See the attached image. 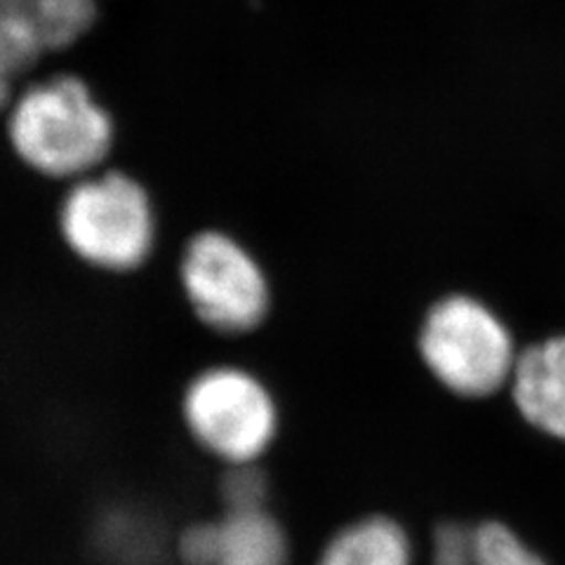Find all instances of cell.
<instances>
[{"instance_id": "obj_1", "label": "cell", "mask_w": 565, "mask_h": 565, "mask_svg": "<svg viewBox=\"0 0 565 565\" xmlns=\"http://www.w3.org/2000/svg\"><path fill=\"white\" fill-rule=\"evenodd\" d=\"M8 137L20 161L47 180H83L109 158L116 128L90 87L57 76L29 87L14 104Z\"/></svg>"}, {"instance_id": "obj_2", "label": "cell", "mask_w": 565, "mask_h": 565, "mask_svg": "<svg viewBox=\"0 0 565 565\" xmlns=\"http://www.w3.org/2000/svg\"><path fill=\"white\" fill-rule=\"evenodd\" d=\"M57 232L83 267L128 276L151 259L158 217L149 189L122 170H104L71 182L60 201Z\"/></svg>"}, {"instance_id": "obj_3", "label": "cell", "mask_w": 565, "mask_h": 565, "mask_svg": "<svg viewBox=\"0 0 565 565\" xmlns=\"http://www.w3.org/2000/svg\"><path fill=\"white\" fill-rule=\"evenodd\" d=\"M417 351L446 392L473 401L509 386L521 349L504 318L483 299L452 292L424 313Z\"/></svg>"}, {"instance_id": "obj_4", "label": "cell", "mask_w": 565, "mask_h": 565, "mask_svg": "<svg viewBox=\"0 0 565 565\" xmlns=\"http://www.w3.org/2000/svg\"><path fill=\"white\" fill-rule=\"evenodd\" d=\"M180 413L193 444L224 467L259 462L280 427L271 388L241 365H210L193 375Z\"/></svg>"}, {"instance_id": "obj_5", "label": "cell", "mask_w": 565, "mask_h": 565, "mask_svg": "<svg viewBox=\"0 0 565 565\" xmlns=\"http://www.w3.org/2000/svg\"><path fill=\"white\" fill-rule=\"evenodd\" d=\"M180 288L191 313L224 338H241L267 321L271 286L259 259L232 234L205 228L180 257Z\"/></svg>"}, {"instance_id": "obj_6", "label": "cell", "mask_w": 565, "mask_h": 565, "mask_svg": "<svg viewBox=\"0 0 565 565\" xmlns=\"http://www.w3.org/2000/svg\"><path fill=\"white\" fill-rule=\"evenodd\" d=\"M507 388L525 424L565 444V334L521 349Z\"/></svg>"}, {"instance_id": "obj_7", "label": "cell", "mask_w": 565, "mask_h": 565, "mask_svg": "<svg viewBox=\"0 0 565 565\" xmlns=\"http://www.w3.org/2000/svg\"><path fill=\"white\" fill-rule=\"evenodd\" d=\"M217 546L212 565H288L290 542L271 511H224L215 519Z\"/></svg>"}, {"instance_id": "obj_8", "label": "cell", "mask_w": 565, "mask_h": 565, "mask_svg": "<svg viewBox=\"0 0 565 565\" xmlns=\"http://www.w3.org/2000/svg\"><path fill=\"white\" fill-rule=\"evenodd\" d=\"M316 565H413V542L396 519L363 516L330 537Z\"/></svg>"}, {"instance_id": "obj_9", "label": "cell", "mask_w": 565, "mask_h": 565, "mask_svg": "<svg viewBox=\"0 0 565 565\" xmlns=\"http://www.w3.org/2000/svg\"><path fill=\"white\" fill-rule=\"evenodd\" d=\"M43 52L45 43L29 0H0V66L12 76Z\"/></svg>"}, {"instance_id": "obj_10", "label": "cell", "mask_w": 565, "mask_h": 565, "mask_svg": "<svg viewBox=\"0 0 565 565\" xmlns=\"http://www.w3.org/2000/svg\"><path fill=\"white\" fill-rule=\"evenodd\" d=\"M473 565H550L514 527L502 521L473 525Z\"/></svg>"}, {"instance_id": "obj_11", "label": "cell", "mask_w": 565, "mask_h": 565, "mask_svg": "<svg viewBox=\"0 0 565 565\" xmlns=\"http://www.w3.org/2000/svg\"><path fill=\"white\" fill-rule=\"evenodd\" d=\"M220 498L224 511L264 509L269 498L267 473L259 469V462L226 467L220 481Z\"/></svg>"}, {"instance_id": "obj_12", "label": "cell", "mask_w": 565, "mask_h": 565, "mask_svg": "<svg viewBox=\"0 0 565 565\" xmlns=\"http://www.w3.org/2000/svg\"><path fill=\"white\" fill-rule=\"evenodd\" d=\"M431 565H473V525L438 523L431 537Z\"/></svg>"}, {"instance_id": "obj_13", "label": "cell", "mask_w": 565, "mask_h": 565, "mask_svg": "<svg viewBox=\"0 0 565 565\" xmlns=\"http://www.w3.org/2000/svg\"><path fill=\"white\" fill-rule=\"evenodd\" d=\"M8 85H10V74L0 66V106H3L8 99Z\"/></svg>"}, {"instance_id": "obj_14", "label": "cell", "mask_w": 565, "mask_h": 565, "mask_svg": "<svg viewBox=\"0 0 565 565\" xmlns=\"http://www.w3.org/2000/svg\"><path fill=\"white\" fill-rule=\"evenodd\" d=\"M137 565H151V563H137Z\"/></svg>"}]
</instances>
